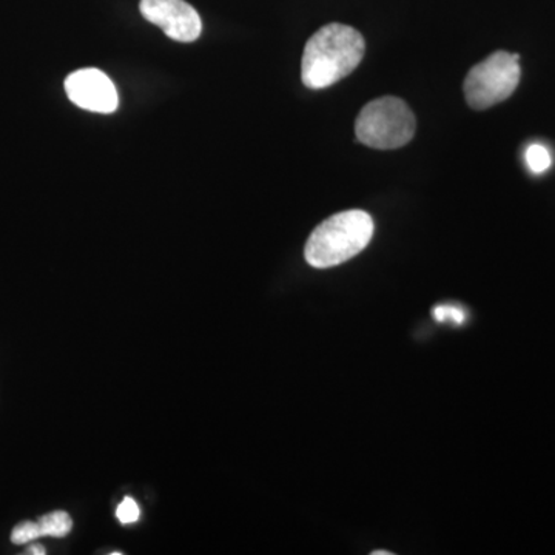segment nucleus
I'll use <instances>...</instances> for the list:
<instances>
[{
    "mask_svg": "<svg viewBox=\"0 0 555 555\" xmlns=\"http://www.w3.org/2000/svg\"><path fill=\"white\" fill-rule=\"evenodd\" d=\"M366 42L349 25L328 24L306 43L301 79L308 89L323 90L346 78L363 61Z\"/></svg>",
    "mask_w": 555,
    "mask_h": 555,
    "instance_id": "nucleus-1",
    "label": "nucleus"
},
{
    "mask_svg": "<svg viewBox=\"0 0 555 555\" xmlns=\"http://www.w3.org/2000/svg\"><path fill=\"white\" fill-rule=\"evenodd\" d=\"M374 236V219L363 210H347L321 222L306 243L305 257L312 268L328 269L349 261Z\"/></svg>",
    "mask_w": 555,
    "mask_h": 555,
    "instance_id": "nucleus-2",
    "label": "nucleus"
},
{
    "mask_svg": "<svg viewBox=\"0 0 555 555\" xmlns=\"http://www.w3.org/2000/svg\"><path fill=\"white\" fill-rule=\"evenodd\" d=\"M416 120L406 102L393 96L369 102L356 122L361 144L377 150L403 147L414 138Z\"/></svg>",
    "mask_w": 555,
    "mask_h": 555,
    "instance_id": "nucleus-3",
    "label": "nucleus"
},
{
    "mask_svg": "<svg viewBox=\"0 0 555 555\" xmlns=\"http://www.w3.org/2000/svg\"><path fill=\"white\" fill-rule=\"evenodd\" d=\"M520 56L496 51L467 73L465 98L476 109H486L506 101L520 82Z\"/></svg>",
    "mask_w": 555,
    "mask_h": 555,
    "instance_id": "nucleus-4",
    "label": "nucleus"
},
{
    "mask_svg": "<svg viewBox=\"0 0 555 555\" xmlns=\"http://www.w3.org/2000/svg\"><path fill=\"white\" fill-rule=\"evenodd\" d=\"M139 11L177 42H195L203 31L198 11L185 0H141Z\"/></svg>",
    "mask_w": 555,
    "mask_h": 555,
    "instance_id": "nucleus-5",
    "label": "nucleus"
},
{
    "mask_svg": "<svg viewBox=\"0 0 555 555\" xmlns=\"http://www.w3.org/2000/svg\"><path fill=\"white\" fill-rule=\"evenodd\" d=\"M65 93L73 104L93 113L116 112L119 105L115 83L98 68H82L65 79Z\"/></svg>",
    "mask_w": 555,
    "mask_h": 555,
    "instance_id": "nucleus-6",
    "label": "nucleus"
},
{
    "mask_svg": "<svg viewBox=\"0 0 555 555\" xmlns=\"http://www.w3.org/2000/svg\"><path fill=\"white\" fill-rule=\"evenodd\" d=\"M40 537H61L68 535L73 529L72 517L65 511H54V513L47 514L38 520Z\"/></svg>",
    "mask_w": 555,
    "mask_h": 555,
    "instance_id": "nucleus-7",
    "label": "nucleus"
},
{
    "mask_svg": "<svg viewBox=\"0 0 555 555\" xmlns=\"http://www.w3.org/2000/svg\"><path fill=\"white\" fill-rule=\"evenodd\" d=\"M526 163H528L529 169L532 173L540 175L545 173L551 167V155L546 147L540 144H532L531 147L526 150Z\"/></svg>",
    "mask_w": 555,
    "mask_h": 555,
    "instance_id": "nucleus-8",
    "label": "nucleus"
},
{
    "mask_svg": "<svg viewBox=\"0 0 555 555\" xmlns=\"http://www.w3.org/2000/svg\"><path fill=\"white\" fill-rule=\"evenodd\" d=\"M39 537L38 521H22L11 532V542L14 545H25V543H30L33 540L39 539Z\"/></svg>",
    "mask_w": 555,
    "mask_h": 555,
    "instance_id": "nucleus-9",
    "label": "nucleus"
},
{
    "mask_svg": "<svg viewBox=\"0 0 555 555\" xmlns=\"http://www.w3.org/2000/svg\"><path fill=\"white\" fill-rule=\"evenodd\" d=\"M434 318L438 323H444V321H452L456 326H462L466 321L465 310L459 308V306L441 305L434 309Z\"/></svg>",
    "mask_w": 555,
    "mask_h": 555,
    "instance_id": "nucleus-10",
    "label": "nucleus"
},
{
    "mask_svg": "<svg viewBox=\"0 0 555 555\" xmlns=\"http://www.w3.org/2000/svg\"><path fill=\"white\" fill-rule=\"evenodd\" d=\"M118 516L120 524L129 525L134 524L139 518V507L133 499H126L118 506Z\"/></svg>",
    "mask_w": 555,
    "mask_h": 555,
    "instance_id": "nucleus-11",
    "label": "nucleus"
},
{
    "mask_svg": "<svg viewBox=\"0 0 555 555\" xmlns=\"http://www.w3.org/2000/svg\"><path fill=\"white\" fill-rule=\"evenodd\" d=\"M28 553L43 555L47 553V551L43 550V547L40 545H35L30 547V551H28Z\"/></svg>",
    "mask_w": 555,
    "mask_h": 555,
    "instance_id": "nucleus-12",
    "label": "nucleus"
},
{
    "mask_svg": "<svg viewBox=\"0 0 555 555\" xmlns=\"http://www.w3.org/2000/svg\"><path fill=\"white\" fill-rule=\"evenodd\" d=\"M372 555H392V553H387V551H374Z\"/></svg>",
    "mask_w": 555,
    "mask_h": 555,
    "instance_id": "nucleus-13",
    "label": "nucleus"
}]
</instances>
